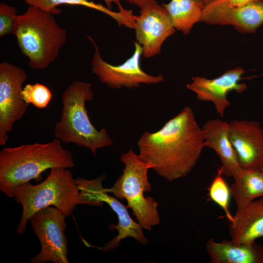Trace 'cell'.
Returning <instances> with one entry per match:
<instances>
[{"label":"cell","mask_w":263,"mask_h":263,"mask_svg":"<svg viewBox=\"0 0 263 263\" xmlns=\"http://www.w3.org/2000/svg\"><path fill=\"white\" fill-rule=\"evenodd\" d=\"M21 95L27 104H31L38 109L45 108L52 97L50 89L39 83L26 85Z\"/></svg>","instance_id":"obj_23"},{"label":"cell","mask_w":263,"mask_h":263,"mask_svg":"<svg viewBox=\"0 0 263 263\" xmlns=\"http://www.w3.org/2000/svg\"><path fill=\"white\" fill-rule=\"evenodd\" d=\"M16 8L5 3H0V37L13 34Z\"/></svg>","instance_id":"obj_24"},{"label":"cell","mask_w":263,"mask_h":263,"mask_svg":"<svg viewBox=\"0 0 263 263\" xmlns=\"http://www.w3.org/2000/svg\"><path fill=\"white\" fill-rule=\"evenodd\" d=\"M120 160L124 164L123 173L114 185L106 188L117 199H126L141 227L150 231L152 226L160 223L157 211L158 203L151 196H144V192L151 191L148 171L152 166L145 162L132 149L123 153Z\"/></svg>","instance_id":"obj_6"},{"label":"cell","mask_w":263,"mask_h":263,"mask_svg":"<svg viewBox=\"0 0 263 263\" xmlns=\"http://www.w3.org/2000/svg\"><path fill=\"white\" fill-rule=\"evenodd\" d=\"M200 22L232 25L242 33H254L263 24V0L241 6L222 0H205Z\"/></svg>","instance_id":"obj_11"},{"label":"cell","mask_w":263,"mask_h":263,"mask_svg":"<svg viewBox=\"0 0 263 263\" xmlns=\"http://www.w3.org/2000/svg\"><path fill=\"white\" fill-rule=\"evenodd\" d=\"M126 1L131 3L134 4L138 7L140 8V9H142L144 7H145L147 4H149L150 2H153L154 1H156V0H124Z\"/></svg>","instance_id":"obj_26"},{"label":"cell","mask_w":263,"mask_h":263,"mask_svg":"<svg viewBox=\"0 0 263 263\" xmlns=\"http://www.w3.org/2000/svg\"><path fill=\"white\" fill-rule=\"evenodd\" d=\"M234 216L229 225L231 240L251 243L263 238V197L253 201Z\"/></svg>","instance_id":"obj_16"},{"label":"cell","mask_w":263,"mask_h":263,"mask_svg":"<svg viewBox=\"0 0 263 263\" xmlns=\"http://www.w3.org/2000/svg\"><path fill=\"white\" fill-rule=\"evenodd\" d=\"M133 17L135 38L142 47L143 57L149 58L160 54L164 42L176 30L166 9L154 1Z\"/></svg>","instance_id":"obj_10"},{"label":"cell","mask_w":263,"mask_h":263,"mask_svg":"<svg viewBox=\"0 0 263 263\" xmlns=\"http://www.w3.org/2000/svg\"><path fill=\"white\" fill-rule=\"evenodd\" d=\"M231 196L239 211L253 201L263 197V172L258 169H242L233 178Z\"/></svg>","instance_id":"obj_18"},{"label":"cell","mask_w":263,"mask_h":263,"mask_svg":"<svg viewBox=\"0 0 263 263\" xmlns=\"http://www.w3.org/2000/svg\"><path fill=\"white\" fill-rule=\"evenodd\" d=\"M94 96L92 84L77 80L64 91L62 109L55 126V136L61 142L89 149L95 156L99 149L112 146L113 139L105 128L97 130L90 121L86 102Z\"/></svg>","instance_id":"obj_4"},{"label":"cell","mask_w":263,"mask_h":263,"mask_svg":"<svg viewBox=\"0 0 263 263\" xmlns=\"http://www.w3.org/2000/svg\"><path fill=\"white\" fill-rule=\"evenodd\" d=\"M262 171L263 172V163L259 169Z\"/></svg>","instance_id":"obj_28"},{"label":"cell","mask_w":263,"mask_h":263,"mask_svg":"<svg viewBox=\"0 0 263 263\" xmlns=\"http://www.w3.org/2000/svg\"><path fill=\"white\" fill-rule=\"evenodd\" d=\"M74 166L72 154L56 138L45 143L5 147L0 151V190L7 197L14 198L19 185L39 181L47 169Z\"/></svg>","instance_id":"obj_2"},{"label":"cell","mask_w":263,"mask_h":263,"mask_svg":"<svg viewBox=\"0 0 263 263\" xmlns=\"http://www.w3.org/2000/svg\"><path fill=\"white\" fill-rule=\"evenodd\" d=\"M244 73L242 68L237 67L214 79L194 76L192 82L187 84V88L196 94L198 100L211 102L216 112L223 117L226 109L231 105L227 94L233 91L242 93L247 89L245 83L240 82Z\"/></svg>","instance_id":"obj_12"},{"label":"cell","mask_w":263,"mask_h":263,"mask_svg":"<svg viewBox=\"0 0 263 263\" xmlns=\"http://www.w3.org/2000/svg\"><path fill=\"white\" fill-rule=\"evenodd\" d=\"M23 69L7 62L0 63V145L4 146L16 122L26 113L21 93L27 78Z\"/></svg>","instance_id":"obj_9"},{"label":"cell","mask_w":263,"mask_h":263,"mask_svg":"<svg viewBox=\"0 0 263 263\" xmlns=\"http://www.w3.org/2000/svg\"><path fill=\"white\" fill-rule=\"evenodd\" d=\"M67 216L56 207L38 210L30 218L32 229L40 244V252L31 263H69L68 241L65 234Z\"/></svg>","instance_id":"obj_7"},{"label":"cell","mask_w":263,"mask_h":263,"mask_svg":"<svg viewBox=\"0 0 263 263\" xmlns=\"http://www.w3.org/2000/svg\"><path fill=\"white\" fill-rule=\"evenodd\" d=\"M205 146L213 150L222 163L224 175L235 177L242 170L229 136V123L219 119L207 120L202 127Z\"/></svg>","instance_id":"obj_14"},{"label":"cell","mask_w":263,"mask_h":263,"mask_svg":"<svg viewBox=\"0 0 263 263\" xmlns=\"http://www.w3.org/2000/svg\"><path fill=\"white\" fill-rule=\"evenodd\" d=\"M208 191L210 199L222 209L229 223L233 222L234 216L232 215L229 208L230 188L224 178L221 167L209 186Z\"/></svg>","instance_id":"obj_22"},{"label":"cell","mask_w":263,"mask_h":263,"mask_svg":"<svg viewBox=\"0 0 263 263\" xmlns=\"http://www.w3.org/2000/svg\"><path fill=\"white\" fill-rule=\"evenodd\" d=\"M228 4L234 6H241L253 2L257 0H222Z\"/></svg>","instance_id":"obj_25"},{"label":"cell","mask_w":263,"mask_h":263,"mask_svg":"<svg viewBox=\"0 0 263 263\" xmlns=\"http://www.w3.org/2000/svg\"><path fill=\"white\" fill-rule=\"evenodd\" d=\"M162 5L167 10L175 29L187 35L196 23L200 22L205 0H171Z\"/></svg>","instance_id":"obj_19"},{"label":"cell","mask_w":263,"mask_h":263,"mask_svg":"<svg viewBox=\"0 0 263 263\" xmlns=\"http://www.w3.org/2000/svg\"><path fill=\"white\" fill-rule=\"evenodd\" d=\"M13 34L22 53L34 69L47 68L55 62L67 41V32L57 24L53 15L29 5L15 18Z\"/></svg>","instance_id":"obj_3"},{"label":"cell","mask_w":263,"mask_h":263,"mask_svg":"<svg viewBox=\"0 0 263 263\" xmlns=\"http://www.w3.org/2000/svg\"><path fill=\"white\" fill-rule=\"evenodd\" d=\"M229 136L241 168L259 169L263 163V129L260 123L232 120Z\"/></svg>","instance_id":"obj_13"},{"label":"cell","mask_w":263,"mask_h":263,"mask_svg":"<svg viewBox=\"0 0 263 263\" xmlns=\"http://www.w3.org/2000/svg\"><path fill=\"white\" fill-rule=\"evenodd\" d=\"M88 38L93 44L95 50L91 62L92 72L100 82L110 88L127 87L132 89L139 87L141 84H157L164 81L162 75H150L142 69L140 58L143 49L137 41H134V51L132 55L121 64L114 66L102 59L94 40L90 36Z\"/></svg>","instance_id":"obj_8"},{"label":"cell","mask_w":263,"mask_h":263,"mask_svg":"<svg viewBox=\"0 0 263 263\" xmlns=\"http://www.w3.org/2000/svg\"><path fill=\"white\" fill-rule=\"evenodd\" d=\"M137 146L141 159L169 182L186 176L206 147L202 128L188 106L159 130L143 133Z\"/></svg>","instance_id":"obj_1"},{"label":"cell","mask_w":263,"mask_h":263,"mask_svg":"<svg viewBox=\"0 0 263 263\" xmlns=\"http://www.w3.org/2000/svg\"><path fill=\"white\" fill-rule=\"evenodd\" d=\"M205 247L212 263H263V245L256 242H217L211 238L206 242Z\"/></svg>","instance_id":"obj_15"},{"label":"cell","mask_w":263,"mask_h":263,"mask_svg":"<svg viewBox=\"0 0 263 263\" xmlns=\"http://www.w3.org/2000/svg\"><path fill=\"white\" fill-rule=\"evenodd\" d=\"M106 176L102 175L93 180L83 178L75 179V183L79 191L78 204H87L91 206L101 207L103 193L106 188L102 187V183Z\"/></svg>","instance_id":"obj_21"},{"label":"cell","mask_w":263,"mask_h":263,"mask_svg":"<svg viewBox=\"0 0 263 263\" xmlns=\"http://www.w3.org/2000/svg\"><path fill=\"white\" fill-rule=\"evenodd\" d=\"M79 191L70 169L63 168L51 169L47 177L34 185L29 182L19 185L14 197L22 206V215L17 227L19 235L24 234L30 217L43 208L53 206L67 217L78 205Z\"/></svg>","instance_id":"obj_5"},{"label":"cell","mask_w":263,"mask_h":263,"mask_svg":"<svg viewBox=\"0 0 263 263\" xmlns=\"http://www.w3.org/2000/svg\"><path fill=\"white\" fill-rule=\"evenodd\" d=\"M102 200L108 204L118 217L117 225L112 224L110 229H116L118 234L103 247L97 248L103 252L114 250L120 245L123 239L126 238H132L142 244H147L149 241L145 236L142 227L138 223L135 222L130 216L127 207L123 205L116 198L110 196L105 191L102 195Z\"/></svg>","instance_id":"obj_17"},{"label":"cell","mask_w":263,"mask_h":263,"mask_svg":"<svg viewBox=\"0 0 263 263\" xmlns=\"http://www.w3.org/2000/svg\"><path fill=\"white\" fill-rule=\"evenodd\" d=\"M105 1L106 5L107 6V7L110 9H112V4L113 3H115L119 10V11L125 12H126L128 10L124 9V8L122 7L120 0H104Z\"/></svg>","instance_id":"obj_27"},{"label":"cell","mask_w":263,"mask_h":263,"mask_svg":"<svg viewBox=\"0 0 263 263\" xmlns=\"http://www.w3.org/2000/svg\"><path fill=\"white\" fill-rule=\"evenodd\" d=\"M29 5L37 7L53 15L61 13V10L56 7L61 4L83 6L92 8L111 17L115 19L119 26L122 25L128 28H132L134 24L133 15L132 10L123 12H114L100 3L86 0H24Z\"/></svg>","instance_id":"obj_20"}]
</instances>
